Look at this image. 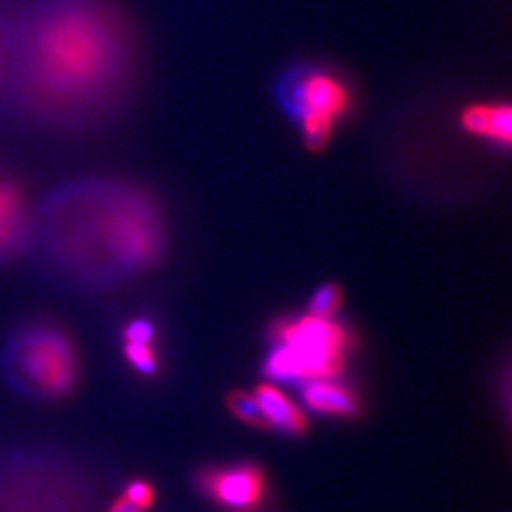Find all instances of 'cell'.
Masks as SVG:
<instances>
[{
	"label": "cell",
	"mask_w": 512,
	"mask_h": 512,
	"mask_svg": "<svg viewBox=\"0 0 512 512\" xmlns=\"http://www.w3.org/2000/svg\"><path fill=\"white\" fill-rule=\"evenodd\" d=\"M135 65L131 31L105 0H37L4 44L14 103L55 128H90L114 114Z\"/></svg>",
	"instance_id": "1"
},
{
	"label": "cell",
	"mask_w": 512,
	"mask_h": 512,
	"mask_svg": "<svg viewBox=\"0 0 512 512\" xmlns=\"http://www.w3.org/2000/svg\"><path fill=\"white\" fill-rule=\"evenodd\" d=\"M164 228L141 190L109 179L63 184L33 211L29 256L57 287L103 289L156 262Z\"/></svg>",
	"instance_id": "2"
},
{
	"label": "cell",
	"mask_w": 512,
	"mask_h": 512,
	"mask_svg": "<svg viewBox=\"0 0 512 512\" xmlns=\"http://www.w3.org/2000/svg\"><path fill=\"white\" fill-rule=\"evenodd\" d=\"M0 376L29 403H57L80 384L82 363L73 336L50 319H29L12 330L0 349Z\"/></svg>",
	"instance_id": "3"
},
{
	"label": "cell",
	"mask_w": 512,
	"mask_h": 512,
	"mask_svg": "<svg viewBox=\"0 0 512 512\" xmlns=\"http://www.w3.org/2000/svg\"><path fill=\"white\" fill-rule=\"evenodd\" d=\"M270 344L264 376L277 384H306L340 378L357 348V336L336 319L285 315L270 325Z\"/></svg>",
	"instance_id": "4"
},
{
	"label": "cell",
	"mask_w": 512,
	"mask_h": 512,
	"mask_svg": "<svg viewBox=\"0 0 512 512\" xmlns=\"http://www.w3.org/2000/svg\"><path fill=\"white\" fill-rule=\"evenodd\" d=\"M272 101L310 152L329 147L355 103L346 76L317 61L287 65L272 84Z\"/></svg>",
	"instance_id": "5"
},
{
	"label": "cell",
	"mask_w": 512,
	"mask_h": 512,
	"mask_svg": "<svg viewBox=\"0 0 512 512\" xmlns=\"http://www.w3.org/2000/svg\"><path fill=\"white\" fill-rule=\"evenodd\" d=\"M194 484L226 512H258L270 490L266 471L253 461L209 465L196 473Z\"/></svg>",
	"instance_id": "6"
},
{
	"label": "cell",
	"mask_w": 512,
	"mask_h": 512,
	"mask_svg": "<svg viewBox=\"0 0 512 512\" xmlns=\"http://www.w3.org/2000/svg\"><path fill=\"white\" fill-rule=\"evenodd\" d=\"M33 211L16 184L0 181V264L29 251Z\"/></svg>",
	"instance_id": "7"
},
{
	"label": "cell",
	"mask_w": 512,
	"mask_h": 512,
	"mask_svg": "<svg viewBox=\"0 0 512 512\" xmlns=\"http://www.w3.org/2000/svg\"><path fill=\"white\" fill-rule=\"evenodd\" d=\"M302 401L311 412L336 420H355L365 410L357 389L340 378L310 380L302 384Z\"/></svg>",
	"instance_id": "8"
},
{
	"label": "cell",
	"mask_w": 512,
	"mask_h": 512,
	"mask_svg": "<svg viewBox=\"0 0 512 512\" xmlns=\"http://www.w3.org/2000/svg\"><path fill=\"white\" fill-rule=\"evenodd\" d=\"M459 124L469 137H475L484 145L507 152L512 141V114L509 103L486 101L465 107Z\"/></svg>",
	"instance_id": "9"
},
{
	"label": "cell",
	"mask_w": 512,
	"mask_h": 512,
	"mask_svg": "<svg viewBox=\"0 0 512 512\" xmlns=\"http://www.w3.org/2000/svg\"><path fill=\"white\" fill-rule=\"evenodd\" d=\"M255 397L268 429L289 437H302L310 431V420L304 410L275 385H258Z\"/></svg>",
	"instance_id": "10"
},
{
	"label": "cell",
	"mask_w": 512,
	"mask_h": 512,
	"mask_svg": "<svg viewBox=\"0 0 512 512\" xmlns=\"http://www.w3.org/2000/svg\"><path fill=\"white\" fill-rule=\"evenodd\" d=\"M226 406L228 410L238 418L239 421L255 427V429H268V423L262 416V410L258 406L255 393L236 389L232 393H228L226 397Z\"/></svg>",
	"instance_id": "11"
},
{
	"label": "cell",
	"mask_w": 512,
	"mask_h": 512,
	"mask_svg": "<svg viewBox=\"0 0 512 512\" xmlns=\"http://www.w3.org/2000/svg\"><path fill=\"white\" fill-rule=\"evenodd\" d=\"M344 304V291L336 283H325L317 287L308 302V311L319 319H334Z\"/></svg>",
	"instance_id": "12"
},
{
	"label": "cell",
	"mask_w": 512,
	"mask_h": 512,
	"mask_svg": "<svg viewBox=\"0 0 512 512\" xmlns=\"http://www.w3.org/2000/svg\"><path fill=\"white\" fill-rule=\"evenodd\" d=\"M124 357L128 365L141 376H154L158 372V355L154 344H126L124 342Z\"/></svg>",
	"instance_id": "13"
},
{
	"label": "cell",
	"mask_w": 512,
	"mask_h": 512,
	"mask_svg": "<svg viewBox=\"0 0 512 512\" xmlns=\"http://www.w3.org/2000/svg\"><path fill=\"white\" fill-rule=\"evenodd\" d=\"M124 497L129 499L131 503H135L137 507H141L143 511L147 512L154 501H156V490L152 486V482H148L145 478H133L126 484V490H124Z\"/></svg>",
	"instance_id": "14"
},
{
	"label": "cell",
	"mask_w": 512,
	"mask_h": 512,
	"mask_svg": "<svg viewBox=\"0 0 512 512\" xmlns=\"http://www.w3.org/2000/svg\"><path fill=\"white\" fill-rule=\"evenodd\" d=\"M122 336H124L126 344H154L156 329H154L150 319L137 317V319H131L128 325L124 327Z\"/></svg>",
	"instance_id": "15"
},
{
	"label": "cell",
	"mask_w": 512,
	"mask_h": 512,
	"mask_svg": "<svg viewBox=\"0 0 512 512\" xmlns=\"http://www.w3.org/2000/svg\"><path fill=\"white\" fill-rule=\"evenodd\" d=\"M109 512H145L141 507H137L135 503H131L129 499H126L124 495L120 497V499H116L114 503H112V507H110Z\"/></svg>",
	"instance_id": "16"
}]
</instances>
